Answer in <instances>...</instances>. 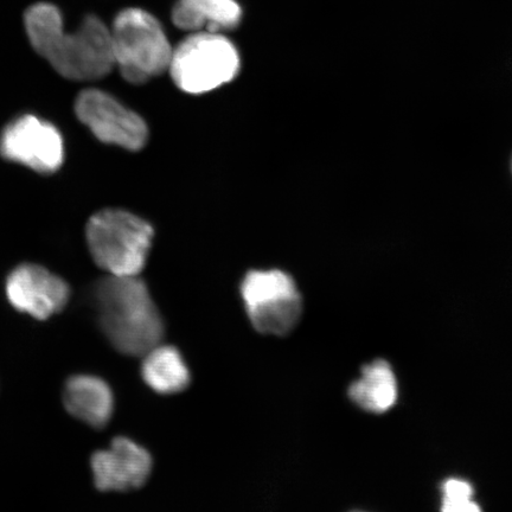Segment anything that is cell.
Returning <instances> with one entry per match:
<instances>
[{"mask_svg": "<svg viewBox=\"0 0 512 512\" xmlns=\"http://www.w3.org/2000/svg\"><path fill=\"white\" fill-rule=\"evenodd\" d=\"M63 401L74 418L94 428L105 427L114 411L111 387L95 376L78 375L69 379Z\"/></svg>", "mask_w": 512, "mask_h": 512, "instance_id": "11", "label": "cell"}, {"mask_svg": "<svg viewBox=\"0 0 512 512\" xmlns=\"http://www.w3.org/2000/svg\"><path fill=\"white\" fill-rule=\"evenodd\" d=\"M441 512H482L472 498L444 499Z\"/></svg>", "mask_w": 512, "mask_h": 512, "instance_id": "16", "label": "cell"}, {"mask_svg": "<svg viewBox=\"0 0 512 512\" xmlns=\"http://www.w3.org/2000/svg\"><path fill=\"white\" fill-rule=\"evenodd\" d=\"M24 27L31 47L63 78L99 80L115 67L111 29L94 15L83 19L78 31L66 34L61 10L40 2L25 11Z\"/></svg>", "mask_w": 512, "mask_h": 512, "instance_id": "1", "label": "cell"}, {"mask_svg": "<svg viewBox=\"0 0 512 512\" xmlns=\"http://www.w3.org/2000/svg\"><path fill=\"white\" fill-rule=\"evenodd\" d=\"M142 375L147 386L159 394L181 393L190 383V371L181 352L170 345L159 344L146 352Z\"/></svg>", "mask_w": 512, "mask_h": 512, "instance_id": "14", "label": "cell"}, {"mask_svg": "<svg viewBox=\"0 0 512 512\" xmlns=\"http://www.w3.org/2000/svg\"><path fill=\"white\" fill-rule=\"evenodd\" d=\"M6 297L15 309L46 320L67 306L70 288L66 281L40 265L23 264L6 279Z\"/></svg>", "mask_w": 512, "mask_h": 512, "instance_id": "9", "label": "cell"}, {"mask_svg": "<svg viewBox=\"0 0 512 512\" xmlns=\"http://www.w3.org/2000/svg\"><path fill=\"white\" fill-rule=\"evenodd\" d=\"M75 112L102 143L138 151L149 138L145 121L137 113L99 89L81 92L75 101Z\"/></svg>", "mask_w": 512, "mask_h": 512, "instance_id": "8", "label": "cell"}, {"mask_svg": "<svg viewBox=\"0 0 512 512\" xmlns=\"http://www.w3.org/2000/svg\"><path fill=\"white\" fill-rule=\"evenodd\" d=\"M349 396L364 411L376 414L389 411L398 400V382L390 364L376 360L364 367L360 379L351 384Z\"/></svg>", "mask_w": 512, "mask_h": 512, "instance_id": "13", "label": "cell"}, {"mask_svg": "<svg viewBox=\"0 0 512 512\" xmlns=\"http://www.w3.org/2000/svg\"><path fill=\"white\" fill-rule=\"evenodd\" d=\"M96 488L101 491H128L142 488L152 471L151 454L125 437L115 438L108 450L92 458Z\"/></svg>", "mask_w": 512, "mask_h": 512, "instance_id": "10", "label": "cell"}, {"mask_svg": "<svg viewBox=\"0 0 512 512\" xmlns=\"http://www.w3.org/2000/svg\"><path fill=\"white\" fill-rule=\"evenodd\" d=\"M89 252L108 275L138 277L144 270L153 229L140 217L125 210L99 211L87 223Z\"/></svg>", "mask_w": 512, "mask_h": 512, "instance_id": "3", "label": "cell"}, {"mask_svg": "<svg viewBox=\"0 0 512 512\" xmlns=\"http://www.w3.org/2000/svg\"><path fill=\"white\" fill-rule=\"evenodd\" d=\"M444 499H464L473 497L472 486L462 479H450L443 485Z\"/></svg>", "mask_w": 512, "mask_h": 512, "instance_id": "15", "label": "cell"}, {"mask_svg": "<svg viewBox=\"0 0 512 512\" xmlns=\"http://www.w3.org/2000/svg\"><path fill=\"white\" fill-rule=\"evenodd\" d=\"M249 320L260 334L284 337L303 315V299L291 275L279 270L251 271L241 284Z\"/></svg>", "mask_w": 512, "mask_h": 512, "instance_id": "6", "label": "cell"}, {"mask_svg": "<svg viewBox=\"0 0 512 512\" xmlns=\"http://www.w3.org/2000/svg\"><path fill=\"white\" fill-rule=\"evenodd\" d=\"M111 35L115 67L127 82L142 85L169 70L174 49L150 12L136 8L119 12Z\"/></svg>", "mask_w": 512, "mask_h": 512, "instance_id": "4", "label": "cell"}, {"mask_svg": "<svg viewBox=\"0 0 512 512\" xmlns=\"http://www.w3.org/2000/svg\"><path fill=\"white\" fill-rule=\"evenodd\" d=\"M94 299L101 329L121 354L144 356L162 342L163 319L139 275H108L96 284Z\"/></svg>", "mask_w": 512, "mask_h": 512, "instance_id": "2", "label": "cell"}, {"mask_svg": "<svg viewBox=\"0 0 512 512\" xmlns=\"http://www.w3.org/2000/svg\"><path fill=\"white\" fill-rule=\"evenodd\" d=\"M241 60L238 49L223 34L192 32L172 51L170 74L188 94H204L232 82Z\"/></svg>", "mask_w": 512, "mask_h": 512, "instance_id": "5", "label": "cell"}, {"mask_svg": "<svg viewBox=\"0 0 512 512\" xmlns=\"http://www.w3.org/2000/svg\"><path fill=\"white\" fill-rule=\"evenodd\" d=\"M242 9L236 0H177L172 21L177 28L190 32H215L239 27Z\"/></svg>", "mask_w": 512, "mask_h": 512, "instance_id": "12", "label": "cell"}, {"mask_svg": "<svg viewBox=\"0 0 512 512\" xmlns=\"http://www.w3.org/2000/svg\"><path fill=\"white\" fill-rule=\"evenodd\" d=\"M0 156L37 174L50 175L64 162V140L59 128L49 121L23 114L0 133Z\"/></svg>", "mask_w": 512, "mask_h": 512, "instance_id": "7", "label": "cell"}]
</instances>
